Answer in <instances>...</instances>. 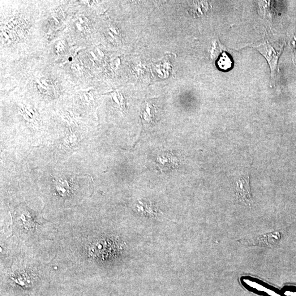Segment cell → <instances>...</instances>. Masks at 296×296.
<instances>
[{"label": "cell", "mask_w": 296, "mask_h": 296, "mask_svg": "<svg viewBox=\"0 0 296 296\" xmlns=\"http://www.w3.org/2000/svg\"><path fill=\"white\" fill-rule=\"evenodd\" d=\"M11 217L10 238L24 245L43 248L52 242L55 231L53 222L30 208L25 201L10 208Z\"/></svg>", "instance_id": "cell-1"}, {"label": "cell", "mask_w": 296, "mask_h": 296, "mask_svg": "<svg viewBox=\"0 0 296 296\" xmlns=\"http://www.w3.org/2000/svg\"><path fill=\"white\" fill-rule=\"evenodd\" d=\"M284 42H271L264 40L258 44L251 47H254L267 60L271 71L272 84L274 85L277 75L279 59L284 50Z\"/></svg>", "instance_id": "cell-2"}, {"label": "cell", "mask_w": 296, "mask_h": 296, "mask_svg": "<svg viewBox=\"0 0 296 296\" xmlns=\"http://www.w3.org/2000/svg\"><path fill=\"white\" fill-rule=\"evenodd\" d=\"M212 61L218 70L228 71L234 67V60L228 49L219 40L214 42L211 51Z\"/></svg>", "instance_id": "cell-3"}, {"label": "cell", "mask_w": 296, "mask_h": 296, "mask_svg": "<svg viewBox=\"0 0 296 296\" xmlns=\"http://www.w3.org/2000/svg\"><path fill=\"white\" fill-rule=\"evenodd\" d=\"M234 190L236 196L240 202L251 206L252 204L250 177L248 175H241L235 179Z\"/></svg>", "instance_id": "cell-4"}, {"label": "cell", "mask_w": 296, "mask_h": 296, "mask_svg": "<svg viewBox=\"0 0 296 296\" xmlns=\"http://www.w3.org/2000/svg\"><path fill=\"white\" fill-rule=\"evenodd\" d=\"M158 166L161 170H169L176 168L178 166V160L173 154L164 153L157 158Z\"/></svg>", "instance_id": "cell-5"}, {"label": "cell", "mask_w": 296, "mask_h": 296, "mask_svg": "<svg viewBox=\"0 0 296 296\" xmlns=\"http://www.w3.org/2000/svg\"><path fill=\"white\" fill-rule=\"evenodd\" d=\"M211 8L208 1H196L190 3V12L195 18L207 14Z\"/></svg>", "instance_id": "cell-6"}, {"label": "cell", "mask_w": 296, "mask_h": 296, "mask_svg": "<svg viewBox=\"0 0 296 296\" xmlns=\"http://www.w3.org/2000/svg\"><path fill=\"white\" fill-rule=\"evenodd\" d=\"M274 1H259V5L261 8V10L263 13L264 18H272L273 14H274Z\"/></svg>", "instance_id": "cell-7"}, {"label": "cell", "mask_w": 296, "mask_h": 296, "mask_svg": "<svg viewBox=\"0 0 296 296\" xmlns=\"http://www.w3.org/2000/svg\"><path fill=\"white\" fill-rule=\"evenodd\" d=\"M290 49L293 53V62L296 65V30L293 37L291 38L289 42Z\"/></svg>", "instance_id": "cell-8"}]
</instances>
